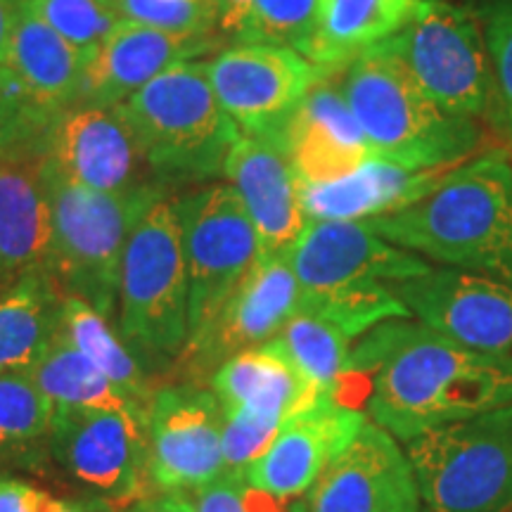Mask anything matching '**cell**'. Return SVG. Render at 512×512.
I'll return each mask as SVG.
<instances>
[{"label":"cell","mask_w":512,"mask_h":512,"mask_svg":"<svg viewBox=\"0 0 512 512\" xmlns=\"http://www.w3.org/2000/svg\"><path fill=\"white\" fill-rule=\"evenodd\" d=\"M399 441L512 401V370L458 342L394 318L375 325L351 349L337 399L351 403ZM354 406V403H351Z\"/></svg>","instance_id":"6da1fadb"},{"label":"cell","mask_w":512,"mask_h":512,"mask_svg":"<svg viewBox=\"0 0 512 512\" xmlns=\"http://www.w3.org/2000/svg\"><path fill=\"white\" fill-rule=\"evenodd\" d=\"M366 223L408 252L512 285V166L501 155L451 169L430 195Z\"/></svg>","instance_id":"7a4b0ae2"},{"label":"cell","mask_w":512,"mask_h":512,"mask_svg":"<svg viewBox=\"0 0 512 512\" xmlns=\"http://www.w3.org/2000/svg\"><path fill=\"white\" fill-rule=\"evenodd\" d=\"M342 93L373 157L408 169L448 171L482 143L475 119L453 117L434 105L382 46L344 67Z\"/></svg>","instance_id":"3957f363"},{"label":"cell","mask_w":512,"mask_h":512,"mask_svg":"<svg viewBox=\"0 0 512 512\" xmlns=\"http://www.w3.org/2000/svg\"><path fill=\"white\" fill-rule=\"evenodd\" d=\"M41 181L50 204L48 275L62 294L83 299L102 316L117 313L119 275L136 223L162 195L157 185L102 192L76 185L41 157Z\"/></svg>","instance_id":"277c9868"},{"label":"cell","mask_w":512,"mask_h":512,"mask_svg":"<svg viewBox=\"0 0 512 512\" xmlns=\"http://www.w3.org/2000/svg\"><path fill=\"white\" fill-rule=\"evenodd\" d=\"M155 183H197L223 176L230 147L240 138L216 100L207 62L166 69L121 102Z\"/></svg>","instance_id":"5b68a950"},{"label":"cell","mask_w":512,"mask_h":512,"mask_svg":"<svg viewBox=\"0 0 512 512\" xmlns=\"http://www.w3.org/2000/svg\"><path fill=\"white\" fill-rule=\"evenodd\" d=\"M188 264L176 202L152 204L126 242L119 275V335L152 361L178 358L188 344Z\"/></svg>","instance_id":"8992f818"},{"label":"cell","mask_w":512,"mask_h":512,"mask_svg":"<svg viewBox=\"0 0 512 512\" xmlns=\"http://www.w3.org/2000/svg\"><path fill=\"white\" fill-rule=\"evenodd\" d=\"M430 512H503L512 505V401L406 441Z\"/></svg>","instance_id":"52a82bcc"},{"label":"cell","mask_w":512,"mask_h":512,"mask_svg":"<svg viewBox=\"0 0 512 512\" xmlns=\"http://www.w3.org/2000/svg\"><path fill=\"white\" fill-rule=\"evenodd\" d=\"M380 46L434 105L453 117L475 119L491 107L484 29L451 0H420L413 17Z\"/></svg>","instance_id":"ba28073f"},{"label":"cell","mask_w":512,"mask_h":512,"mask_svg":"<svg viewBox=\"0 0 512 512\" xmlns=\"http://www.w3.org/2000/svg\"><path fill=\"white\" fill-rule=\"evenodd\" d=\"M188 264V339L195 337L261 254L238 192L228 183L200 188L176 202Z\"/></svg>","instance_id":"9c48e42d"},{"label":"cell","mask_w":512,"mask_h":512,"mask_svg":"<svg viewBox=\"0 0 512 512\" xmlns=\"http://www.w3.org/2000/svg\"><path fill=\"white\" fill-rule=\"evenodd\" d=\"M285 256L299 287L297 311L430 271L420 256L394 247L366 221H309Z\"/></svg>","instance_id":"30bf717a"},{"label":"cell","mask_w":512,"mask_h":512,"mask_svg":"<svg viewBox=\"0 0 512 512\" xmlns=\"http://www.w3.org/2000/svg\"><path fill=\"white\" fill-rule=\"evenodd\" d=\"M216 100L242 136L278 140L323 69L294 48L275 43H233L207 62Z\"/></svg>","instance_id":"8fae6325"},{"label":"cell","mask_w":512,"mask_h":512,"mask_svg":"<svg viewBox=\"0 0 512 512\" xmlns=\"http://www.w3.org/2000/svg\"><path fill=\"white\" fill-rule=\"evenodd\" d=\"M394 292L422 325L512 370L510 283L463 268H430Z\"/></svg>","instance_id":"7c38bea8"},{"label":"cell","mask_w":512,"mask_h":512,"mask_svg":"<svg viewBox=\"0 0 512 512\" xmlns=\"http://www.w3.org/2000/svg\"><path fill=\"white\" fill-rule=\"evenodd\" d=\"M299 287L285 254L261 252L242 283L195 337L178 361L185 373L207 377L240 351L266 344L297 313Z\"/></svg>","instance_id":"4fadbf2b"},{"label":"cell","mask_w":512,"mask_h":512,"mask_svg":"<svg viewBox=\"0 0 512 512\" xmlns=\"http://www.w3.org/2000/svg\"><path fill=\"white\" fill-rule=\"evenodd\" d=\"M145 434L150 479L164 494L195 491L223 475V411L209 389H159L147 403Z\"/></svg>","instance_id":"5bb4252c"},{"label":"cell","mask_w":512,"mask_h":512,"mask_svg":"<svg viewBox=\"0 0 512 512\" xmlns=\"http://www.w3.org/2000/svg\"><path fill=\"white\" fill-rule=\"evenodd\" d=\"M143 432L133 415L55 406L48 437L53 456L74 479L110 501H133L150 475Z\"/></svg>","instance_id":"9a60e30c"},{"label":"cell","mask_w":512,"mask_h":512,"mask_svg":"<svg viewBox=\"0 0 512 512\" xmlns=\"http://www.w3.org/2000/svg\"><path fill=\"white\" fill-rule=\"evenodd\" d=\"M43 162L76 185L126 192L157 185L119 107L74 105L57 114L43 136Z\"/></svg>","instance_id":"2e32d148"},{"label":"cell","mask_w":512,"mask_h":512,"mask_svg":"<svg viewBox=\"0 0 512 512\" xmlns=\"http://www.w3.org/2000/svg\"><path fill=\"white\" fill-rule=\"evenodd\" d=\"M366 422L361 408L337 396H320L280 427L271 446L247 467L245 484L278 505L309 494L330 460L356 439Z\"/></svg>","instance_id":"e0dca14e"},{"label":"cell","mask_w":512,"mask_h":512,"mask_svg":"<svg viewBox=\"0 0 512 512\" xmlns=\"http://www.w3.org/2000/svg\"><path fill=\"white\" fill-rule=\"evenodd\" d=\"M420 503L406 451L370 420L309 489V512H420Z\"/></svg>","instance_id":"ac0fdd59"},{"label":"cell","mask_w":512,"mask_h":512,"mask_svg":"<svg viewBox=\"0 0 512 512\" xmlns=\"http://www.w3.org/2000/svg\"><path fill=\"white\" fill-rule=\"evenodd\" d=\"M221 36H190L121 22L83 60L76 105L117 107L166 69L221 48Z\"/></svg>","instance_id":"d6986e66"},{"label":"cell","mask_w":512,"mask_h":512,"mask_svg":"<svg viewBox=\"0 0 512 512\" xmlns=\"http://www.w3.org/2000/svg\"><path fill=\"white\" fill-rule=\"evenodd\" d=\"M223 176L245 204L261 252L285 254L309 223L285 147L273 138L240 133L223 164Z\"/></svg>","instance_id":"ffe728a7"},{"label":"cell","mask_w":512,"mask_h":512,"mask_svg":"<svg viewBox=\"0 0 512 512\" xmlns=\"http://www.w3.org/2000/svg\"><path fill=\"white\" fill-rule=\"evenodd\" d=\"M335 74H325L304 95L278 136L299 183L335 181L373 157Z\"/></svg>","instance_id":"44dd1931"},{"label":"cell","mask_w":512,"mask_h":512,"mask_svg":"<svg viewBox=\"0 0 512 512\" xmlns=\"http://www.w3.org/2000/svg\"><path fill=\"white\" fill-rule=\"evenodd\" d=\"M50 204L41 181V155H0V292L34 273H48Z\"/></svg>","instance_id":"7402d4cb"},{"label":"cell","mask_w":512,"mask_h":512,"mask_svg":"<svg viewBox=\"0 0 512 512\" xmlns=\"http://www.w3.org/2000/svg\"><path fill=\"white\" fill-rule=\"evenodd\" d=\"M446 174L370 157L335 181L299 183V200L309 221H370L422 200Z\"/></svg>","instance_id":"603a6c76"},{"label":"cell","mask_w":512,"mask_h":512,"mask_svg":"<svg viewBox=\"0 0 512 512\" xmlns=\"http://www.w3.org/2000/svg\"><path fill=\"white\" fill-rule=\"evenodd\" d=\"M3 64L48 124L79 100L83 55L38 15L29 0H19L17 24Z\"/></svg>","instance_id":"cb8c5ba5"},{"label":"cell","mask_w":512,"mask_h":512,"mask_svg":"<svg viewBox=\"0 0 512 512\" xmlns=\"http://www.w3.org/2000/svg\"><path fill=\"white\" fill-rule=\"evenodd\" d=\"M211 392L221 408H238L280 427L320 399L271 339L228 358L211 375Z\"/></svg>","instance_id":"d4e9b609"},{"label":"cell","mask_w":512,"mask_h":512,"mask_svg":"<svg viewBox=\"0 0 512 512\" xmlns=\"http://www.w3.org/2000/svg\"><path fill=\"white\" fill-rule=\"evenodd\" d=\"M418 5L420 0H318L316 27L304 57L323 72H339L394 36Z\"/></svg>","instance_id":"484cf974"},{"label":"cell","mask_w":512,"mask_h":512,"mask_svg":"<svg viewBox=\"0 0 512 512\" xmlns=\"http://www.w3.org/2000/svg\"><path fill=\"white\" fill-rule=\"evenodd\" d=\"M62 290L48 273H34L0 292V373H24L60 332Z\"/></svg>","instance_id":"4316f807"},{"label":"cell","mask_w":512,"mask_h":512,"mask_svg":"<svg viewBox=\"0 0 512 512\" xmlns=\"http://www.w3.org/2000/svg\"><path fill=\"white\" fill-rule=\"evenodd\" d=\"M24 373H29L55 406L124 413L145 425V413L98 366L72 347L62 332H57L46 354Z\"/></svg>","instance_id":"83f0119b"},{"label":"cell","mask_w":512,"mask_h":512,"mask_svg":"<svg viewBox=\"0 0 512 512\" xmlns=\"http://www.w3.org/2000/svg\"><path fill=\"white\" fill-rule=\"evenodd\" d=\"M60 332L67 342L98 366L140 411H147L152 394L138 358L131 354L121 335L110 325V318L95 311L79 297L64 294Z\"/></svg>","instance_id":"f1b7e54d"},{"label":"cell","mask_w":512,"mask_h":512,"mask_svg":"<svg viewBox=\"0 0 512 512\" xmlns=\"http://www.w3.org/2000/svg\"><path fill=\"white\" fill-rule=\"evenodd\" d=\"M271 342L320 396H339L342 392L354 339L335 323L297 311Z\"/></svg>","instance_id":"f546056e"},{"label":"cell","mask_w":512,"mask_h":512,"mask_svg":"<svg viewBox=\"0 0 512 512\" xmlns=\"http://www.w3.org/2000/svg\"><path fill=\"white\" fill-rule=\"evenodd\" d=\"M55 403L29 373H0V453H17L48 437Z\"/></svg>","instance_id":"4dcf8cb0"},{"label":"cell","mask_w":512,"mask_h":512,"mask_svg":"<svg viewBox=\"0 0 512 512\" xmlns=\"http://www.w3.org/2000/svg\"><path fill=\"white\" fill-rule=\"evenodd\" d=\"M38 15L86 60L121 22L117 0H29Z\"/></svg>","instance_id":"1f68e13d"},{"label":"cell","mask_w":512,"mask_h":512,"mask_svg":"<svg viewBox=\"0 0 512 512\" xmlns=\"http://www.w3.org/2000/svg\"><path fill=\"white\" fill-rule=\"evenodd\" d=\"M318 0H254L242 43H275L304 55L316 27Z\"/></svg>","instance_id":"d6a6232c"},{"label":"cell","mask_w":512,"mask_h":512,"mask_svg":"<svg viewBox=\"0 0 512 512\" xmlns=\"http://www.w3.org/2000/svg\"><path fill=\"white\" fill-rule=\"evenodd\" d=\"M117 8L126 22L171 34L221 36L211 0H117Z\"/></svg>","instance_id":"836d02e7"},{"label":"cell","mask_w":512,"mask_h":512,"mask_svg":"<svg viewBox=\"0 0 512 512\" xmlns=\"http://www.w3.org/2000/svg\"><path fill=\"white\" fill-rule=\"evenodd\" d=\"M223 411V475L245 479L247 467L271 446L280 425L256 418L238 408H221Z\"/></svg>","instance_id":"e575fe53"},{"label":"cell","mask_w":512,"mask_h":512,"mask_svg":"<svg viewBox=\"0 0 512 512\" xmlns=\"http://www.w3.org/2000/svg\"><path fill=\"white\" fill-rule=\"evenodd\" d=\"M484 38L491 64V105L496 119L512 128V0H501L489 12Z\"/></svg>","instance_id":"d590c367"},{"label":"cell","mask_w":512,"mask_h":512,"mask_svg":"<svg viewBox=\"0 0 512 512\" xmlns=\"http://www.w3.org/2000/svg\"><path fill=\"white\" fill-rule=\"evenodd\" d=\"M195 512H252V491L242 477L221 475L195 489Z\"/></svg>","instance_id":"8d00e7d4"},{"label":"cell","mask_w":512,"mask_h":512,"mask_svg":"<svg viewBox=\"0 0 512 512\" xmlns=\"http://www.w3.org/2000/svg\"><path fill=\"white\" fill-rule=\"evenodd\" d=\"M53 501L48 491L0 477V512H48Z\"/></svg>","instance_id":"74e56055"},{"label":"cell","mask_w":512,"mask_h":512,"mask_svg":"<svg viewBox=\"0 0 512 512\" xmlns=\"http://www.w3.org/2000/svg\"><path fill=\"white\" fill-rule=\"evenodd\" d=\"M216 10V19H219V34L226 41L242 43L249 19H252L254 0H211Z\"/></svg>","instance_id":"f35d334b"},{"label":"cell","mask_w":512,"mask_h":512,"mask_svg":"<svg viewBox=\"0 0 512 512\" xmlns=\"http://www.w3.org/2000/svg\"><path fill=\"white\" fill-rule=\"evenodd\" d=\"M19 15V0H0V64L5 62L8 55L12 31H15Z\"/></svg>","instance_id":"ab89813d"},{"label":"cell","mask_w":512,"mask_h":512,"mask_svg":"<svg viewBox=\"0 0 512 512\" xmlns=\"http://www.w3.org/2000/svg\"><path fill=\"white\" fill-rule=\"evenodd\" d=\"M152 512H195V508H192V503L185 501L183 496L169 494L152 508Z\"/></svg>","instance_id":"60d3db41"},{"label":"cell","mask_w":512,"mask_h":512,"mask_svg":"<svg viewBox=\"0 0 512 512\" xmlns=\"http://www.w3.org/2000/svg\"><path fill=\"white\" fill-rule=\"evenodd\" d=\"M48 512H91L88 508H83V505H76V503H64V501H53L50 505Z\"/></svg>","instance_id":"b9f144b4"},{"label":"cell","mask_w":512,"mask_h":512,"mask_svg":"<svg viewBox=\"0 0 512 512\" xmlns=\"http://www.w3.org/2000/svg\"><path fill=\"white\" fill-rule=\"evenodd\" d=\"M510 512H512V510H510Z\"/></svg>","instance_id":"7bdbcfd3"}]
</instances>
